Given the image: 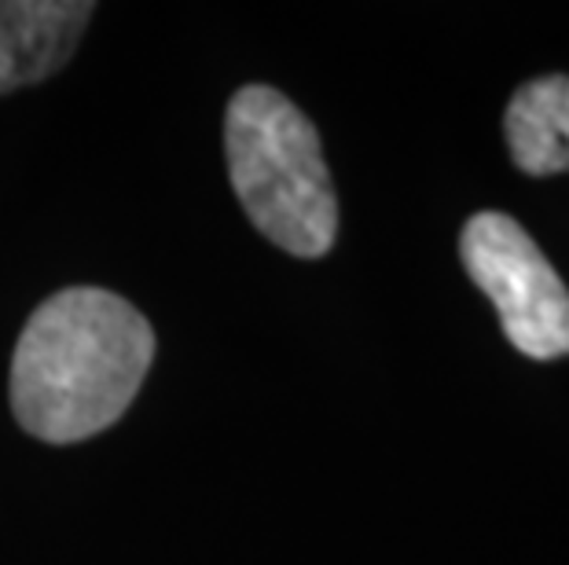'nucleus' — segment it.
Listing matches in <instances>:
<instances>
[{
    "label": "nucleus",
    "mask_w": 569,
    "mask_h": 565,
    "mask_svg": "<svg viewBox=\"0 0 569 565\" xmlns=\"http://www.w3.org/2000/svg\"><path fill=\"white\" fill-rule=\"evenodd\" d=\"M154 360L140 309L103 286H70L33 309L11 356V407L27 434L74 444L114 426Z\"/></svg>",
    "instance_id": "1"
},
{
    "label": "nucleus",
    "mask_w": 569,
    "mask_h": 565,
    "mask_svg": "<svg viewBox=\"0 0 569 565\" xmlns=\"http://www.w3.org/2000/svg\"><path fill=\"white\" fill-rule=\"evenodd\" d=\"M232 191L250 224L295 258H323L338 235V199L320 132L269 85H247L224 111Z\"/></svg>",
    "instance_id": "2"
},
{
    "label": "nucleus",
    "mask_w": 569,
    "mask_h": 565,
    "mask_svg": "<svg viewBox=\"0 0 569 565\" xmlns=\"http://www.w3.org/2000/svg\"><path fill=\"white\" fill-rule=\"evenodd\" d=\"M459 258L496 305L500 327L529 360L569 356V291L532 235L507 213H475L459 235Z\"/></svg>",
    "instance_id": "3"
},
{
    "label": "nucleus",
    "mask_w": 569,
    "mask_h": 565,
    "mask_svg": "<svg viewBox=\"0 0 569 565\" xmlns=\"http://www.w3.org/2000/svg\"><path fill=\"white\" fill-rule=\"evenodd\" d=\"M92 11L89 0H0V95L52 78L74 56Z\"/></svg>",
    "instance_id": "4"
},
{
    "label": "nucleus",
    "mask_w": 569,
    "mask_h": 565,
    "mask_svg": "<svg viewBox=\"0 0 569 565\" xmlns=\"http://www.w3.org/2000/svg\"><path fill=\"white\" fill-rule=\"evenodd\" d=\"M503 137L522 173H569V74L526 81L507 103Z\"/></svg>",
    "instance_id": "5"
}]
</instances>
